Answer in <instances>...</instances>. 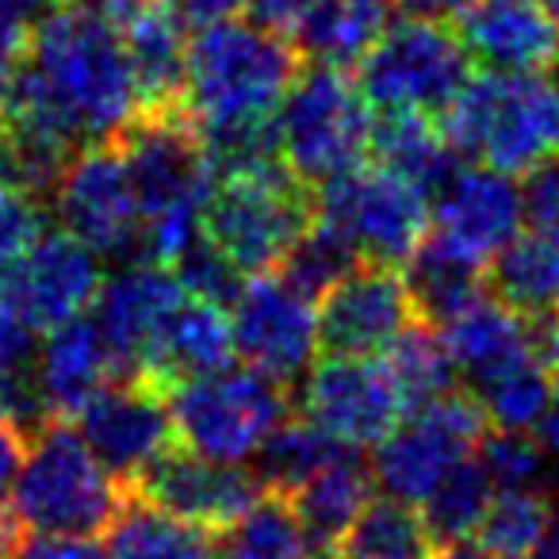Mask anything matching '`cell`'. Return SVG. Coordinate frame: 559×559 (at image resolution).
Segmentation results:
<instances>
[{
	"label": "cell",
	"mask_w": 559,
	"mask_h": 559,
	"mask_svg": "<svg viewBox=\"0 0 559 559\" xmlns=\"http://www.w3.org/2000/svg\"><path fill=\"white\" fill-rule=\"evenodd\" d=\"M472 78V55L449 20L406 16L388 24L357 62V85L376 111H421L441 119Z\"/></svg>",
	"instance_id": "obj_9"
},
{
	"label": "cell",
	"mask_w": 559,
	"mask_h": 559,
	"mask_svg": "<svg viewBox=\"0 0 559 559\" xmlns=\"http://www.w3.org/2000/svg\"><path fill=\"white\" fill-rule=\"evenodd\" d=\"M165 269L177 276V284L185 288V296L203 299V304L230 307L238 299L241 284H246V272L234 269V261L207 238V234H195L192 241L177 249V253L165 261Z\"/></svg>",
	"instance_id": "obj_39"
},
{
	"label": "cell",
	"mask_w": 559,
	"mask_h": 559,
	"mask_svg": "<svg viewBox=\"0 0 559 559\" xmlns=\"http://www.w3.org/2000/svg\"><path fill=\"white\" fill-rule=\"evenodd\" d=\"M70 4H81V9H93V12H104L111 20H123L127 12L139 4V0H70Z\"/></svg>",
	"instance_id": "obj_54"
},
{
	"label": "cell",
	"mask_w": 559,
	"mask_h": 559,
	"mask_svg": "<svg viewBox=\"0 0 559 559\" xmlns=\"http://www.w3.org/2000/svg\"><path fill=\"white\" fill-rule=\"evenodd\" d=\"M414 322L403 272L395 264L360 261L334 288L322 292L319 349L326 357H376Z\"/></svg>",
	"instance_id": "obj_17"
},
{
	"label": "cell",
	"mask_w": 559,
	"mask_h": 559,
	"mask_svg": "<svg viewBox=\"0 0 559 559\" xmlns=\"http://www.w3.org/2000/svg\"><path fill=\"white\" fill-rule=\"evenodd\" d=\"M24 452H27V433L9 414H0V487H9V483L16 479Z\"/></svg>",
	"instance_id": "obj_47"
},
{
	"label": "cell",
	"mask_w": 559,
	"mask_h": 559,
	"mask_svg": "<svg viewBox=\"0 0 559 559\" xmlns=\"http://www.w3.org/2000/svg\"><path fill=\"white\" fill-rule=\"evenodd\" d=\"M119 24L131 78L139 88V108H173L185 104L188 32L162 0H139Z\"/></svg>",
	"instance_id": "obj_24"
},
{
	"label": "cell",
	"mask_w": 559,
	"mask_h": 559,
	"mask_svg": "<svg viewBox=\"0 0 559 559\" xmlns=\"http://www.w3.org/2000/svg\"><path fill=\"white\" fill-rule=\"evenodd\" d=\"M495 479L487 475L483 460H460L437 479V487L421 498V518L437 544L467 540L479 533L490 502H495Z\"/></svg>",
	"instance_id": "obj_33"
},
{
	"label": "cell",
	"mask_w": 559,
	"mask_h": 559,
	"mask_svg": "<svg viewBox=\"0 0 559 559\" xmlns=\"http://www.w3.org/2000/svg\"><path fill=\"white\" fill-rule=\"evenodd\" d=\"M403 284L411 296L414 319L429 326H444L452 314L472 307L487 288L483 261L467 249L452 246L441 234H426L403 261Z\"/></svg>",
	"instance_id": "obj_25"
},
{
	"label": "cell",
	"mask_w": 559,
	"mask_h": 559,
	"mask_svg": "<svg viewBox=\"0 0 559 559\" xmlns=\"http://www.w3.org/2000/svg\"><path fill=\"white\" fill-rule=\"evenodd\" d=\"M162 4L177 16V24L185 32H203V27L238 20L249 0H162Z\"/></svg>",
	"instance_id": "obj_44"
},
{
	"label": "cell",
	"mask_w": 559,
	"mask_h": 559,
	"mask_svg": "<svg viewBox=\"0 0 559 559\" xmlns=\"http://www.w3.org/2000/svg\"><path fill=\"white\" fill-rule=\"evenodd\" d=\"M441 337L452 365H456V372L467 376V383L483 380L495 368H502L506 360L528 353L525 319L513 314L502 299H487V296H479L472 307L452 314L441 326Z\"/></svg>",
	"instance_id": "obj_29"
},
{
	"label": "cell",
	"mask_w": 559,
	"mask_h": 559,
	"mask_svg": "<svg viewBox=\"0 0 559 559\" xmlns=\"http://www.w3.org/2000/svg\"><path fill=\"white\" fill-rule=\"evenodd\" d=\"M215 559H311L288 498L261 495L238 521L218 528Z\"/></svg>",
	"instance_id": "obj_34"
},
{
	"label": "cell",
	"mask_w": 559,
	"mask_h": 559,
	"mask_svg": "<svg viewBox=\"0 0 559 559\" xmlns=\"http://www.w3.org/2000/svg\"><path fill=\"white\" fill-rule=\"evenodd\" d=\"M296 73L299 55L292 39L253 20H226L188 39L185 108L200 127L272 116Z\"/></svg>",
	"instance_id": "obj_4"
},
{
	"label": "cell",
	"mask_w": 559,
	"mask_h": 559,
	"mask_svg": "<svg viewBox=\"0 0 559 559\" xmlns=\"http://www.w3.org/2000/svg\"><path fill=\"white\" fill-rule=\"evenodd\" d=\"M525 559H559V513L551 518V525L544 528V536L536 540V548Z\"/></svg>",
	"instance_id": "obj_53"
},
{
	"label": "cell",
	"mask_w": 559,
	"mask_h": 559,
	"mask_svg": "<svg viewBox=\"0 0 559 559\" xmlns=\"http://www.w3.org/2000/svg\"><path fill=\"white\" fill-rule=\"evenodd\" d=\"M342 449H349V444H342L322 426H314L307 414H288V418L269 429V437L257 444V452L249 460H253V475L264 487V495L292 498Z\"/></svg>",
	"instance_id": "obj_31"
},
{
	"label": "cell",
	"mask_w": 559,
	"mask_h": 559,
	"mask_svg": "<svg viewBox=\"0 0 559 559\" xmlns=\"http://www.w3.org/2000/svg\"><path fill=\"white\" fill-rule=\"evenodd\" d=\"M556 518L551 495L540 487H506L495 490L487 518L479 525V544L498 559H525Z\"/></svg>",
	"instance_id": "obj_38"
},
{
	"label": "cell",
	"mask_w": 559,
	"mask_h": 559,
	"mask_svg": "<svg viewBox=\"0 0 559 559\" xmlns=\"http://www.w3.org/2000/svg\"><path fill=\"white\" fill-rule=\"evenodd\" d=\"M73 429L88 444L96 460L116 475L119 483H131L150 460H157L165 449L177 444L173 429L169 395L146 376L127 372L104 383L78 414Z\"/></svg>",
	"instance_id": "obj_15"
},
{
	"label": "cell",
	"mask_w": 559,
	"mask_h": 559,
	"mask_svg": "<svg viewBox=\"0 0 559 559\" xmlns=\"http://www.w3.org/2000/svg\"><path fill=\"white\" fill-rule=\"evenodd\" d=\"M134 116L139 88L116 20L58 4L32 27L24 66L0 100V123L81 150L116 139Z\"/></svg>",
	"instance_id": "obj_1"
},
{
	"label": "cell",
	"mask_w": 559,
	"mask_h": 559,
	"mask_svg": "<svg viewBox=\"0 0 559 559\" xmlns=\"http://www.w3.org/2000/svg\"><path fill=\"white\" fill-rule=\"evenodd\" d=\"M127 487L88 452L70 418H50L27 441L12 479V513L32 533L93 536L116 518Z\"/></svg>",
	"instance_id": "obj_5"
},
{
	"label": "cell",
	"mask_w": 559,
	"mask_h": 559,
	"mask_svg": "<svg viewBox=\"0 0 559 559\" xmlns=\"http://www.w3.org/2000/svg\"><path fill=\"white\" fill-rule=\"evenodd\" d=\"M521 211H525L528 226L544 238L559 241V154L544 157L540 165L525 173V188H521Z\"/></svg>",
	"instance_id": "obj_42"
},
{
	"label": "cell",
	"mask_w": 559,
	"mask_h": 559,
	"mask_svg": "<svg viewBox=\"0 0 559 559\" xmlns=\"http://www.w3.org/2000/svg\"><path fill=\"white\" fill-rule=\"evenodd\" d=\"M372 104L357 81L337 66H314L296 73L276 108V131L284 162L307 180L326 185L368 162L372 146Z\"/></svg>",
	"instance_id": "obj_8"
},
{
	"label": "cell",
	"mask_w": 559,
	"mask_h": 559,
	"mask_svg": "<svg viewBox=\"0 0 559 559\" xmlns=\"http://www.w3.org/2000/svg\"><path fill=\"white\" fill-rule=\"evenodd\" d=\"M536 426H540V449L559 460V383L551 388V399L540 418H536Z\"/></svg>",
	"instance_id": "obj_50"
},
{
	"label": "cell",
	"mask_w": 559,
	"mask_h": 559,
	"mask_svg": "<svg viewBox=\"0 0 559 559\" xmlns=\"http://www.w3.org/2000/svg\"><path fill=\"white\" fill-rule=\"evenodd\" d=\"M43 234V203L20 188L0 185V276L32 249Z\"/></svg>",
	"instance_id": "obj_41"
},
{
	"label": "cell",
	"mask_w": 559,
	"mask_h": 559,
	"mask_svg": "<svg viewBox=\"0 0 559 559\" xmlns=\"http://www.w3.org/2000/svg\"><path fill=\"white\" fill-rule=\"evenodd\" d=\"M234 353L280 383H299L319 353V311L280 272H257L230 304Z\"/></svg>",
	"instance_id": "obj_13"
},
{
	"label": "cell",
	"mask_w": 559,
	"mask_h": 559,
	"mask_svg": "<svg viewBox=\"0 0 559 559\" xmlns=\"http://www.w3.org/2000/svg\"><path fill=\"white\" fill-rule=\"evenodd\" d=\"M169 395L177 444L218 464H246L276 421L292 414V388L253 365H226Z\"/></svg>",
	"instance_id": "obj_7"
},
{
	"label": "cell",
	"mask_w": 559,
	"mask_h": 559,
	"mask_svg": "<svg viewBox=\"0 0 559 559\" xmlns=\"http://www.w3.org/2000/svg\"><path fill=\"white\" fill-rule=\"evenodd\" d=\"M27 35H32L27 27H20V24H12V20L0 16V100H4V93H9L16 70L24 66Z\"/></svg>",
	"instance_id": "obj_46"
},
{
	"label": "cell",
	"mask_w": 559,
	"mask_h": 559,
	"mask_svg": "<svg viewBox=\"0 0 559 559\" xmlns=\"http://www.w3.org/2000/svg\"><path fill=\"white\" fill-rule=\"evenodd\" d=\"M368 157H376V165L399 173L411 185H418L426 195H433L464 162L449 146L441 123L433 116H421V111H380L372 119Z\"/></svg>",
	"instance_id": "obj_28"
},
{
	"label": "cell",
	"mask_w": 559,
	"mask_h": 559,
	"mask_svg": "<svg viewBox=\"0 0 559 559\" xmlns=\"http://www.w3.org/2000/svg\"><path fill=\"white\" fill-rule=\"evenodd\" d=\"M104 284L100 253L66 230H43L24 257L0 276V299L39 334L78 319Z\"/></svg>",
	"instance_id": "obj_16"
},
{
	"label": "cell",
	"mask_w": 559,
	"mask_h": 559,
	"mask_svg": "<svg viewBox=\"0 0 559 559\" xmlns=\"http://www.w3.org/2000/svg\"><path fill=\"white\" fill-rule=\"evenodd\" d=\"M296 391L292 411L307 414L349 449L380 444L406 418L403 395L388 365L376 357H326L322 365L307 368Z\"/></svg>",
	"instance_id": "obj_14"
},
{
	"label": "cell",
	"mask_w": 559,
	"mask_h": 559,
	"mask_svg": "<svg viewBox=\"0 0 559 559\" xmlns=\"http://www.w3.org/2000/svg\"><path fill=\"white\" fill-rule=\"evenodd\" d=\"M551 388H556V376L533 353H521L490 376L475 380L472 395L479 399L483 414L487 421H495V429H528L548 406Z\"/></svg>",
	"instance_id": "obj_36"
},
{
	"label": "cell",
	"mask_w": 559,
	"mask_h": 559,
	"mask_svg": "<svg viewBox=\"0 0 559 559\" xmlns=\"http://www.w3.org/2000/svg\"><path fill=\"white\" fill-rule=\"evenodd\" d=\"M456 32L487 70L544 73L559 62V20L544 0H472L456 16Z\"/></svg>",
	"instance_id": "obj_20"
},
{
	"label": "cell",
	"mask_w": 559,
	"mask_h": 559,
	"mask_svg": "<svg viewBox=\"0 0 559 559\" xmlns=\"http://www.w3.org/2000/svg\"><path fill=\"white\" fill-rule=\"evenodd\" d=\"M383 365H388L406 411L433 403L456 383V365H452L449 349H444L441 330L418 319L383 349Z\"/></svg>",
	"instance_id": "obj_35"
},
{
	"label": "cell",
	"mask_w": 559,
	"mask_h": 559,
	"mask_svg": "<svg viewBox=\"0 0 559 559\" xmlns=\"http://www.w3.org/2000/svg\"><path fill=\"white\" fill-rule=\"evenodd\" d=\"M50 203H55L62 230L85 241L93 253H100L116 269L157 264L142 238L139 200H134L131 173H127L116 139L81 146L66 165Z\"/></svg>",
	"instance_id": "obj_10"
},
{
	"label": "cell",
	"mask_w": 559,
	"mask_h": 559,
	"mask_svg": "<svg viewBox=\"0 0 559 559\" xmlns=\"http://www.w3.org/2000/svg\"><path fill=\"white\" fill-rule=\"evenodd\" d=\"M116 376L127 372L93 319L78 314L62 326L47 330V342L39 345L35 380H39V395L50 418H73Z\"/></svg>",
	"instance_id": "obj_23"
},
{
	"label": "cell",
	"mask_w": 559,
	"mask_h": 559,
	"mask_svg": "<svg viewBox=\"0 0 559 559\" xmlns=\"http://www.w3.org/2000/svg\"><path fill=\"white\" fill-rule=\"evenodd\" d=\"M127 490L177 513V518L200 521L215 533L238 521L264 495L253 467L246 472L241 464H218V460L200 456L185 444H173L157 460H150L127 483Z\"/></svg>",
	"instance_id": "obj_18"
},
{
	"label": "cell",
	"mask_w": 559,
	"mask_h": 559,
	"mask_svg": "<svg viewBox=\"0 0 559 559\" xmlns=\"http://www.w3.org/2000/svg\"><path fill=\"white\" fill-rule=\"evenodd\" d=\"M406 16H426V20H456L472 0H391Z\"/></svg>",
	"instance_id": "obj_49"
},
{
	"label": "cell",
	"mask_w": 559,
	"mask_h": 559,
	"mask_svg": "<svg viewBox=\"0 0 559 559\" xmlns=\"http://www.w3.org/2000/svg\"><path fill=\"white\" fill-rule=\"evenodd\" d=\"M487 284L521 319L559 314V241L536 230L510 238L490 261Z\"/></svg>",
	"instance_id": "obj_30"
},
{
	"label": "cell",
	"mask_w": 559,
	"mask_h": 559,
	"mask_svg": "<svg viewBox=\"0 0 559 559\" xmlns=\"http://www.w3.org/2000/svg\"><path fill=\"white\" fill-rule=\"evenodd\" d=\"M319 215L353 238L365 261L403 264L429 234V195L383 165H357L314 188Z\"/></svg>",
	"instance_id": "obj_12"
},
{
	"label": "cell",
	"mask_w": 559,
	"mask_h": 559,
	"mask_svg": "<svg viewBox=\"0 0 559 559\" xmlns=\"http://www.w3.org/2000/svg\"><path fill=\"white\" fill-rule=\"evenodd\" d=\"M487 426V414L472 391H444L376 444V456L368 460L376 490L403 502H421L437 479L479 444Z\"/></svg>",
	"instance_id": "obj_11"
},
{
	"label": "cell",
	"mask_w": 559,
	"mask_h": 559,
	"mask_svg": "<svg viewBox=\"0 0 559 559\" xmlns=\"http://www.w3.org/2000/svg\"><path fill=\"white\" fill-rule=\"evenodd\" d=\"M230 360H234V334H230L226 307L185 296L165 314L162 326L154 330V337H150L134 372L146 376L162 391H169L177 383L218 372Z\"/></svg>",
	"instance_id": "obj_22"
},
{
	"label": "cell",
	"mask_w": 559,
	"mask_h": 559,
	"mask_svg": "<svg viewBox=\"0 0 559 559\" xmlns=\"http://www.w3.org/2000/svg\"><path fill=\"white\" fill-rule=\"evenodd\" d=\"M479 460L498 490L506 487H536L544 472V449L540 441L525 429H495L479 437Z\"/></svg>",
	"instance_id": "obj_40"
},
{
	"label": "cell",
	"mask_w": 559,
	"mask_h": 559,
	"mask_svg": "<svg viewBox=\"0 0 559 559\" xmlns=\"http://www.w3.org/2000/svg\"><path fill=\"white\" fill-rule=\"evenodd\" d=\"M58 4H66V0H0V16L32 32V27L39 24V20H47Z\"/></svg>",
	"instance_id": "obj_48"
},
{
	"label": "cell",
	"mask_w": 559,
	"mask_h": 559,
	"mask_svg": "<svg viewBox=\"0 0 559 559\" xmlns=\"http://www.w3.org/2000/svg\"><path fill=\"white\" fill-rule=\"evenodd\" d=\"M314 215V185H307L288 162H276L253 173L215 177L203 203V234L230 257L234 269L257 276L280 269Z\"/></svg>",
	"instance_id": "obj_6"
},
{
	"label": "cell",
	"mask_w": 559,
	"mask_h": 559,
	"mask_svg": "<svg viewBox=\"0 0 559 559\" xmlns=\"http://www.w3.org/2000/svg\"><path fill=\"white\" fill-rule=\"evenodd\" d=\"M391 0H314L288 35L299 58L314 66H357L388 32Z\"/></svg>",
	"instance_id": "obj_27"
},
{
	"label": "cell",
	"mask_w": 559,
	"mask_h": 559,
	"mask_svg": "<svg viewBox=\"0 0 559 559\" xmlns=\"http://www.w3.org/2000/svg\"><path fill=\"white\" fill-rule=\"evenodd\" d=\"M180 299H185V288L165 264H127L104 280L93 299V322L108 337L123 372L139 368L154 330Z\"/></svg>",
	"instance_id": "obj_21"
},
{
	"label": "cell",
	"mask_w": 559,
	"mask_h": 559,
	"mask_svg": "<svg viewBox=\"0 0 559 559\" xmlns=\"http://www.w3.org/2000/svg\"><path fill=\"white\" fill-rule=\"evenodd\" d=\"M433 203V230L449 238L452 246L467 249L472 257L487 261L521 230V188L510 173H498L490 165H456L449 180L429 195Z\"/></svg>",
	"instance_id": "obj_19"
},
{
	"label": "cell",
	"mask_w": 559,
	"mask_h": 559,
	"mask_svg": "<svg viewBox=\"0 0 559 559\" xmlns=\"http://www.w3.org/2000/svg\"><path fill=\"white\" fill-rule=\"evenodd\" d=\"M429 559H498L495 551H487L483 544H467V540H452V544H437Z\"/></svg>",
	"instance_id": "obj_51"
},
{
	"label": "cell",
	"mask_w": 559,
	"mask_h": 559,
	"mask_svg": "<svg viewBox=\"0 0 559 559\" xmlns=\"http://www.w3.org/2000/svg\"><path fill=\"white\" fill-rule=\"evenodd\" d=\"M116 146L131 173L150 257L165 264L203 230V203L215 188L200 123L185 104L139 108V116L116 134Z\"/></svg>",
	"instance_id": "obj_2"
},
{
	"label": "cell",
	"mask_w": 559,
	"mask_h": 559,
	"mask_svg": "<svg viewBox=\"0 0 559 559\" xmlns=\"http://www.w3.org/2000/svg\"><path fill=\"white\" fill-rule=\"evenodd\" d=\"M218 536L200 521L177 518L127 490L104 528L108 559H215Z\"/></svg>",
	"instance_id": "obj_26"
},
{
	"label": "cell",
	"mask_w": 559,
	"mask_h": 559,
	"mask_svg": "<svg viewBox=\"0 0 559 559\" xmlns=\"http://www.w3.org/2000/svg\"><path fill=\"white\" fill-rule=\"evenodd\" d=\"M311 4L314 0H249L246 12L253 16V24L269 27V32H276V35L288 39V35L299 27V20L307 16Z\"/></svg>",
	"instance_id": "obj_45"
},
{
	"label": "cell",
	"mask_w": 559,
	"mask_h": 559,
	"mask_svg": "<svg viewBox=\"0 0 559 559\" xmlns=\"http://www.w3.org/2000/svg\"><path fill=\"white\" fill-rule=\"evenodd\" d=\"M4 559H108L100 544L88 536H62V533H32L16 536Z\"/></svg>",
	"instance_id": "obj_43"
},
{
	"label": "cell",
	"mask_w": 559,
	"mask_h": 559,
	"mask_svg": "<svg viewBox=\"0 0 559 559\" xmlns=\"http://www.w3.org/2000/svg\"><path fill=\"white\" fill-rule=\"evenodd\" d=\"M437 540L429 536L421 510L403 498H372L349 533L342 536V559H429Z\"/></svg>",
	"instance_id": "obj_32"
},
{
	"label": "cell",
	"mask_w": 559,
	"mask_h": 559,
	"mask_svg": "<svg viewBox=\"0 0 559 559\" xmlns=\"http://www.w3.org/2000/svg\"><path fill=\"white\" fill-rule=\"evenodd\" d=\"M437 123L460 157L510 177L528 173L559 154V81L544 73L487 70L467 78Z\"/></svg>",
	"instance_id": "obj_3"
},
{
	"label": "cell",
	"mask_w": 559,
	"mask_h": 559,
	"mask_svg": "<svg viewBox=\"0 0 559 559\" xmlns=\"http://www.w3.org/2000/svg\"><path fill=\"white\" fill-rule=\"evenodd\" d=\"M544 9H548V12H551V16H556V20H559V0H544Z\"/></svg>",
	"instance_id": "obj_55"
},
{
	"label": "cell",
	"mask_w": 559,
	"mask_h": 559,
	"mask_svg": "<svg viewBox=\"0 0 559 559\" xmlns=\"http://www.w3.org/2000/svg\"><path fill=\"white\" fill-rule=\"evenodd\" d=\"M360 261H365V257L353 246L349 234L337 223H330V218L314 215V223L307 226L304 238L288 249V257L280 261L276 272L288 280V284H296L304 296L322 299V292L334 288L337 280L349 269H357Z\"/></svg>",
	"instance_id": "obj_37"
},
{
	"label": "cell",
	"mask_w": 559,
	"mask_h": 559,
	"mask_svg": "<svg viewBox=\"0 0 559 559\" xmlns=\"http://www.w3.org/2000/svg\"><path fill=\"white\" fill-rule=\"evenodd\" d=\"M16 536H20V521H16V513H12V506L0 498V559L9 556V548L16 544Z\"/></svg>",
	"instance_id": "obj_52"
}]
</instances>
